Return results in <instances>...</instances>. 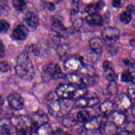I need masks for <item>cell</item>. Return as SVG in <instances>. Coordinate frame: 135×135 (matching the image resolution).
<instances>
[{
    "label": "cell",
    "mask_w": 135,
    "mask_h": 135,
    "mask_svg": "<svg viewBox=\"0 0 135 135\" xmlns=\"http://www.w3.org/2000/svg\"><path fill=\"white\" fill-rule=\"evenodd\" d=\"M72 5L71 11V15L76 14L79 10V3L80 0H72Z\"/></svg>",
    "instance_id": "74e56055"
},
{
    "label": "cell",
    "mask_w": 135,
    "mask_h": 135,
    "mask_svg": "<svg viewBox=\"0 0 135 135\" xmlns=\"http://www.w3.org/2000/svg\"><path fill=\"white\" fill-rule=\"evenodd\" d=\"M5 55V46L4 44L0 42V59L3 58Z\"/></svg>",
    "instance_id": "ee69618b"
},
{
    "label": "cell",
    "mask_w": 135,
    "mask_h": 135,
    "mask_svg": "<svg viewBox=\"0 0 135 135\" xmlns=\"http://www.w3.org/2000/svg\"><path fill=\"white\" fill-rule=\"evenodd\" d=\"M90 112L86 110H80L76 114V119L78 122L81 123H85L90 119Z\"/></svg>",
    "instance_id": "484cf974"
},
{
    "label": "cell",
    "mask_w": 135,
    "mask_h": 135,
    "mask_svg": "<svg viewBox=\"0 0 135 135\" xmlns=\"http://www.w3.org/2000/svg\"><path fill=\"white\" fill-rule=\"evenodd\" d=\"M25 135H33L31 132H27V133L25 134Z\"/></svg>",
    "instance_id": "681fc988"
},
{
    "label": "cell",
    "mask_w": 135,
    "mask_h": 135,
    "mask_svg": "<svg viewBox=\"0 0 135 135\" xmlns=\"http://www.w3.org/2000/svg\"><path fill=\"white\" fill-rule=\"evenodd\" d=\"M56 2H61V1H63V0H55Z\"/></svg>",
    "instance_id": "f907efd6"
},
{
    "label": "cell",
    "mask_w": 135,
    "mask_h": 135,
    "mask_svg": "<svg viewBox=\"0 0 135 135\" xmlns=\"http://www.w3.org/2000/svg\"><path fill=\"white\" fill-rule=\"evenodd\" d=\"M134 40L133 38L132 40H131V41H130V44L131 46H132L133 47H134Z\"/></svg>",
    "instance_id": "7dc6e473"
},
{
    "label": "cell",
    "mask_w": 135,
    "mask_h": 135,
    "mask_svg": "<svg viewBox=\"0 0 135 135\" xmlns=\"http://www.w3.org/2000/svg\"><path fill=\"white\" fill-rule=\"evenodd\" d=\"M80 135H103L102 132L100 129H88L84 128L82 130L80 133Z\"/></svg>",
    "instance_id": "836d02e7"
},
{
    "label": "cell",
    "mask_w": 135,
    "mask_h": 135,
    "mask_svg": "<svg viewBox=\"0 0 135 135\" xmlns=\"http://www.w3.org/2000/svg\"><path fill=\"white\" fill-rule=\"evenodd\" d=\"M66 77L60 67L56 63H50L44 65L42 71V78L45 81H49L52 79L57 80Z\"/></svg>",
    "instance_id": "3957f363"
},
{
    "label": "cell",
    "mask_w": 135,
    "mask_h": 135,
    "mask_svg": "<svg viewBox=\"0 0 135 135\" xmlns=\"http://www.w3.org/2000/svg\"><path fill=\"white\" fill-rule=\"evenodd\" d=\"M51 29L56 34V35L61 38H64L67 35V28L63 25L62 22L57 19H54L53 21Z\"/></svg>",
    "instance_id": "7c38bea8"
},
{
    "label": "cell",
    "mask_w": 135,
    "mask_h": 135,
    "mask_svg": "<svg viewBox=\"0 0 135 135\" xmlns=\"http://www.w3.org/2000/svg\"><path fill=\"white\" fill-rule=\"evenodd\" d=\"M66 76L67 77L69 83L72 84L75 86L78 85L79 86H82L81 76L79 73H71L67 76L66 75Z\"/></svg>",
    "instance_id": "cb8c5ba5"
},
{
    "label": "cell",
    "mask_w": 135,
    "mask_h": 135,
    "mask_svg": "<svg viewBox=\"0 0 135 135\" xmlns=\"http://www.w3.org/2000/svg\"><path fill=\"white\" fill-rule=\"evenodd\" d=\"M128 93L127 94L129 95V97L130 98V99L133 100L134 99V96H135V91H134V82L131 83V84L128 86L127 89Z\"/></svg>",
    "instance_id": "ab89813d"
},
{
    "label": "cell",
    "mask_w": 135,
    "mask_h": 135,
    "mask_svg": "<svg viewBox=\"0 0 135 135\" xmlns=\"http://www.w3.org/2000/svg\"><path fill=\"white\" fill-rule=\"evenodd\" d=\"M116 135H129V133L127 132L126 131L124 130H121V131H118L117 134Z\"/></svg>",
    "instance_id": "bcb514c9"
},
{
    "label": "cell",
    "mask_w": 135,
    "mask_h": 135,
    "mask_svg": "<svg viewBox=\"0 0 135 135\" xmlns=\"http://www.w3.org/2000/svg\"><path fill=\"white\" fill-rule=\"evenodd\" d=\"M120 35V30L114 27L104 28L101 33L102 38L107 44H112L115 43Z\"/></svg>",
    "instance_id": "52a82bcc"
},
{
    "label": "cell",
    "mask_w": 135,
    "mask_h": 135,
    "mask_svg": "<svg viewBox=\"0 0 135 135\" xmlns=\"http://www.w3.org/2000/svg\"><path fill=\"white\" fill-rule=\"evenodd\" d=\"M132 100L129 95L124 93H120L116 95L114 101L113 102L115 110L122 112H126L128 110L131 108Z\"/></svg>",
    "instance_id": "5b68a950"
},
{
    "label": "cell",
    "mask_w": 135,
    "mask_h": 135,
    "mask_svg": "<svg viewBox=\"0 0 135 135\" xmlns=\"http://www.w3.org/2000/svg\"><path fill=\"white\" fill-rule=\"evenodd\" d=\"M103 130L107 135H116L118 132V127L111 121H108L105 123Z\"/></svg>",
    "instance_id": "603a6c76"
},
{
    "label": "cell",
    "mask_w": 135,
    "mask_h": 135,
    "mask_svg": "<svg viewBox=\"0 0 135 135\" xmlns=\"http://www.w3.org/2000/svg\"><path fill=\"white\" fill-rule=\"evenodd\" d=\"M109 117H110V121L118 127L124 124L127 120V117L125 114L117 110H114Z\"/></svg>",
    "instance_id": "9a60e30c"
},
{
    "label": "cell",
    "mask_w": 135,
    "mask_h": 135,
    "mask_svg": "<svg viewBox=\"0 0 135 135\" xmlns=\"http://www.w3.org/2000/svg\"><path fill=\"white\" fill-rule=\"evenodd\" d=\"M12 122L8 118L0 119V135H14Z\"/></svg>",
    "instance_id": "5bb4252c"
},
{
    "label": "cell",
    "mask_w": 135,
    "mask_h": 135,
    "mask_svg": "<svg viewBox=\"0 0 135 135\" xmlns=\"http://www.w3.org/2000/svg\"><path fill=\"white\" fill-rule=\"evenodd\" d=\"M53 135H71L70 133H68L66 131H63L61 129H58L53 132Z\"/></svg>",
    "instance_id": "7bdbcfd3"
},
{
    "label": "cell",
    "mask_w": 135,
    "mask_h": 135,
    "mask_svg": "<svg viewBox=\"0 0 135 135\" xmlns=\"http://www.w3.org/2000/svg\"><path fill=\"white\" fill-rule=\"evenodd\" d=\"M27 129L20 125H16V135H25L27 133Z\"/></svg>",
    "instance_id": "b9f144b4"
},
{
    "label": "cell",
    "mask_w": 135,
    "mask_h": 135,
    "mask_svg": "<svg viewBox=\"0 0 135 135\" xmlns=\"http://www.w3.org/2000/svg\"><path fill=\"white\" fill-rule=\"evenodd\" d=\"M99 110L103 114L109 117L115 110L113 102L109 100L104 101L100 105Z\"/></svg>",
    "instance_id": "44dd1931"
},
{
    "label": "cell",
    "mask_w": 135,
    "mask_h": 135,
    "mask_svg": "<svg viewBox=\"0 0 135 135\" xmlns=\"http://www.w3.org/2000/svg\"><path fill=\"white\" fill-rule=\"evenodd\" d=\"M10 25L7 21L2 19L0 20V33H6Z\"/></svg>",
    "instance_id": "d590c367"
},
{
    "label": "cell",
    "mask_w": 135,
    "mask_h": 135,
    "mask_svg": "<svg viewBox=\"0 0 135 135\" xmlns=\"http://www.w3.org/2000/svg\"><path fill=\"white\" fill-rule=\"evenodd\" d=\"M124 130L129 133L134 132L135 130V123L134 121L126 122L124 124Z\"/></svg>",
    "instance_id": "e575fe53"
},
{
    "label": "cell",
    "mask_w": 135,
    "mask_h": 135,
    "mask_svg": "<svg viewBox=\"0 0 135 135\" xmlns=\"http://www.w3.org/2000/svg\"><path fill=\"white\" fill-rule=\"evenodd\" d=\"M78 123L76 119L71 117H65L62 120V124L65 128H70L75 126Z\"/></svg>",
    "instance_id": "83f0119b"
},
{
    "label": "cell",
    "mask_w": 135,
    "mask_h": 135,
    "mask_svg": "<svg viewBox=\"0 0 135 135\" xmlns=\"http://www.w3.org/2000/svg\"><path fill=\"white\" fill-rule=\"evenodd\" d=\"M32 121L38 127L48 123L49 119L47 114L42 110H38L34 112L31 118Z\"/></svg>",
    "instance_id": "30bf717a"
},
{
    "label": "cell",
    "mask_w": 135,
    "mask_h": 135,
    "mask_svg": "<svg viewBox=\"0 0 135 135\" xmlns=\"http://www.w3.org/2000/svg\"><path fill=\"white\" fill-rule=\"evenodd\" d=\"M41 3L42 7H43L45 9L49 10L50 11H53V10H54L55 8L54 4L53 3H51L50 2L42 1Z\"/></svg>",
    "instance_id": "f35d334b"
},
{
    "label": "cell",
    "mask_w": 135,
    "mask_h": 135,
    "mask_svg": "<svg viewBox=\"0 0 135 135\" xmlns=\"http://www.w3.org/2000/svg\"><path fill=\"white\" fill-rule=\"evenodd\" d=\"M9 11L7 0H0V16L7 15Z\"/></svg>",
    "instance_id": "4dcf8cb0"
},
{
    "label": "cell",
    "mask_w": 135,
    "mask_h": 135,
    "mask_svg": "<svg viewBox=\"0 0 135 135\" xmlns=\"http://www.w3.org/2000/svg\"><path fill=\"white\" fill-rule=\"evenodd\" d=\"M11 68L9 65L5 61L0 62V72H7L11 70Z\"/></svg>",
    "instance_id": "60d3db41"
},
{
    "label": "cell",
    "mask_w": 135,
    "mask_h": 135,
    "mask_svg": "<svg viewBox=\"0 0 135 135\" xmlns=\"http://www.w3.org/2000/svg\"><path fill=\"white\" fill-rule=\"evenodd\" d=\"M102 123V118L101 116H95L89 119L84 123V127L88 129H100Z\"/></svg>",
    "instance_id": "ac0fdd59"
},
{
    "label": "cell",
    "mask_w": 135,
    "mask_h": 135,
    "mask_svg": "<svg viewBox=\"0 0 135 135\" xmlns=\"http://www.w3.org/2000/svg\"><path fill=\"white\" fill-rule=\"evenodd\" d=\"M76 89V86L70 83L61 84L56 88L55 93L59 99H72Z\"/></svg>",
    "instance_id": "8992f818"
},
{
    "label": "cell",
    "mask_w": 135,
    "mask_h": 135,
    "mask_svg": "<svg viewBox=\"0 0 135 135\" xmlns=\"http://www.w3.org/2000/svg\"><path fill=\"white\" fill-rule=\"evenodd\" d=\"M107 91L111 96H115L117 95L118 88V85L115 81H110L107 86Z\"/></svg>",
    "instance_id": "f546056e"
},
{
    "label": "cell",
    "mask_w": 135,
    "mask_h": 135,
    "mask_svg": "<svg viewBox=\"0 0 135 135\" xmlns=\"http://www.w3.org/2000/svg\"><path fill=\"white\" fill-rule=\"evenodd\" d=\"M87 92L88 91L85 88V87L81 86L79 88H76V90L75 91L73 94L72 99H74L75 100L76 99L84 96L87 93Z\"/></svg>",
    "instance_id": "1f68e13d"
},
{
    "label": "cell",
    "mask_w": 135,
    "mask_h": 135,
    "mask_svg": "<svg viewBox=\"0 0 135 135\" xmlns=\"http://www.w3.org/2000/svg\"><path fill=\"white\" fill-rule=\"evenodd\" d=\"M26 52H32L35 55H38L40 53V50L37 45L35 44H31L26 46Z\"/></svg>",
    "instance_id": "8d00e7d4"
},
{
    "label": "cell",
    "mask_w": 135,
    "mask_h": 135,
    "mask_svg": "<svg viewBox=\"0 0 135 135\" xmlns=\"http://www.w3.org/2000/svg\"><path fill=\"white\" fill-rule=\"evenodd\" d=\"M73 102L71 99H54L51 100L48 105V112L53 117L62 118L66 117L72 110Z\"/></svg>",
    "instance_id": "7a4b0ae2"
},
{
    "label": "cell",
    "mask_w": 135,
    "mask_h": 135,
    "mask_svg": "<svg viewBox=\"0 0 135 135\" xmlns=\"http://www.w3.org/2000/svg\"><path fill=\"white\" fill-rule=\"evenodd\" d=\"M103 76L109 82L115 81L117 75L111 62L105 60L103 63Z\"/></svg>",
    "instance_id": "9c48e42d"
},
{
    "label": "cell",
    "mask_w": 135,
    "mask_h": 135,
    "mask_svg": "<svg viewBox=\"0 0 135 135\" xmlns=\"http://www.w3.org/2000/svg\"><path fill=\"white\" fill-rule=\"evenodd\" d=\"M12 4L15 9L17 12H23L26 7V0H13Z\"/></svg>",
    "instance_id": "4316f807"
},
{
    "label": "cell",
    "mask_w": 135,
    "mask_h": 135,
    "mask_svg": "<svg viewBox=\"0 0 135 135\" xmlns=\"http://www.w3.org/2000/svg\"><path fill=\"white\" fill-rule=\"evenodd\" d=\"M28 30L27 27L22 24L17 25L13 31L12 36L14 39L18 41L25 40L28 35Z\"/></svg>",
    "instance_id": "8fae6325"
},
{
    "label": "cell",
    "mask_w": 135,
    "mask_h": 135,
    "mask_svg": "<svg viewBox=\"0 0 135 135\" xmlns=\"http://www.w3.org/2000/svg\"><path fill=\"white\" fill-rule=\"evenodd\" d=\"M4 102V101L3 98L0 95V107L3 105Z\"/></svg>",
    "instance_id": "c3c4849f"
},
{
    "label": "cell",
    "mask_w": 135,
    "mask_h": 135,
    "mask_svg": "<svg viewBox=\"0 0 135 135\" xmlns=\"http://www.w3.org/2000/svg\"><path fill=\"white\" fill-rule=\"evenodd\" d=\"M100 99L94 92H88L83 97L75 100V105L79 108H92L99 104Z\"/></svg>",
    "instance_id": "277c9868"
},
{
    "label": "cell",
    "mask_w": 135,
    "mask_h": 135,
    "mask_svg": "<svg viewBox=\"0 0 135 135\" xmlns=\"http://www.w3.org/2000/svg\"><path fill=\"white\" fill-rule=\"evenodd\" d=\"M134 8L133 5H129L126 10L120 14L119 16L120 20L124 24H129L132 18V15L134 13Z\"/></svg>",
    "instance_id": "d6986e66"
},
{
    "label": "cell",
    "mask_w": 135,
    "mask_h": 135,
    "mask_svg": "<svg viewBox=\"0 0 135 135\" xmlns=\"http://www.w3.org/2000/svg\"><path fill=\"white\" fill-rule=\"evenodd\" d=\"M24 20L29 26L33 28H36L39 24L38 16L32 11H28L26 12L24 16Z\"/></svg>",
    "instance_id": "2e32d148"
},
{
    "label": "cell",
    "mask_w": 135,
    "mask_h": 135,
    "mask_svg": "<svg viewBox=\"0 0 135 135\" xmlns=\"http://www.w3.org/2000/svg\"><path fill=\"white\" fill-rule=\"evenodd\" d=\"M16 74L21 79L30 81L34 75V68L28 53H22L17 57L15 66Z\"/></svg>",
    "instance_id": "6da1fadb"
},
{
    "label": "cell",
    "mask_w": 135,
    "mask_h": 135,
    "mask_svg": "<svg viewBox=\"0 0 135 135\" xmlns=\"http://www.w3.org/2000/svg\"><path fill=\"white\" fill-rule=\"evenodd\" d=\"M122 0H113L112 5L113 6L116 8H119L122 6Z\"/></svg>",
    "instance_id": "f6af8a7d"
},
{
    "label": "cell",
    "mask_w": 135,
    "mask_h": 135,
    "mask_svg": "<svg viewBox=\"0 0 135 135\" xmlns=\"http://www.w3.org/2000/svg\"><path fill=\"white\" fill-rule=\"evenodd\" d=\"M70 50V47L67 44L59 45L56 49V52L60 56H64L68 53Z\"/></svg>",
    "instance_id": "d6a6232c"
},
{
    "label": "cell",
    "mask_w": 135,
    "mask_h": 135,
    "mask_svg": "<svg viewBox=\"0 0 135 135\" xmlns=\"http://www.w3.org/2000/svg\"><path fill=\"white\" fill-rule=\"evenodd\" d=\"M91 49L95 53L101 54L103 49V42L101 38L98 37H93L89 42Z\"/></svg>",
    "instance_id": "e0dca14e"
},
{
    "label": "cell",
    "mask_w": 135,
    "mask_h": 135,
    "mask_svg": "<svg viewBox=\"0 0 135 135\" xmlns=\"http://www.w3.org/2000/svg\"><path fill=\"white\" fill-rule=\"evenodd\" d=\"M9 105L15 110H21L24 107V100L22 97L16 93L9 94L7 98Z\"/></svg>",
    "instance_id": "ba28073f"
},
{
    "label": "cell",
    "mask_w": 135,
    "mask_h": 135,
    "mask_svg": "<svg viewBox=\"0 0 135 135\" xmlns=\"http://www.w3.org/2000/svg\"><path fill=\"white\" fill-rule=\"evenodd\" d=\"M105 5V3L103 1H99L95 3H91L86 6L85 12L88 14L98 13V12L102 9Z\"/></svg>",
    "instance_id": "7402d4cb"
},
{
    "label": "cell",
    "mask_w": 135,
    "mask_h": 135,
    "mask_svg": "<svg viewBox=\"0 0 135 135\" xmlns=\"http://www.w3.org/2000/svg\"><path fill=\"white\" fill-rule=\"evenodd\" d=\"M82 64L83 63L80 59L70 57L65 61L64 65L66 70L72 72V73H75L76 71H79Z\"/></svg>",
    "instance_id": "4fadbf2b"
},
{
    "label": "cell",
    "mask_w": 135,
    "mask_h": 135,
    "mask_svg": "<svg viewBox=\"0 0 135 135\" xmlns=\"http://www.w3.org/2000/svg\"><path fill=\"white\" fill-rule=\"evenodd\" d=\"M36 133L37 135H53V132L51 126L47 123L41 126Z\"/></svg>",
    "instance_id": "d4e9b609"
},
{
    "label": "cell",
    "mask_w": 135,
    "mask_h": 135,
    "mask_svg": "<svg viewBox=\"0 0 135 135\" xmlns=\"http://www.w3.org/2000/svg\"><path fill=\"white\" fill-rule=\"evenodd\" d=\"M86 22L91 26H101L103 22V19L98 13L88 14L85 17Z\"/></svg>",
    "instance_id": "ffe728a7"
},
{
    "label": "cell",
    "mask_w": 135,
    "mask_h": 135,
    "mask_svg": "<svg viewBox=\"0 0 135 135\" xmlns=\"http://www.w3.org/2000/svg\"><path fill=\"white\" fill-rule=\"evenodd\" d=\"M121 80L124 83H132L133 82L134 77L129 70H126L122 73Z\"/></svg>",
    "instance_id": "f1b7e54d"
}]
</instances>
